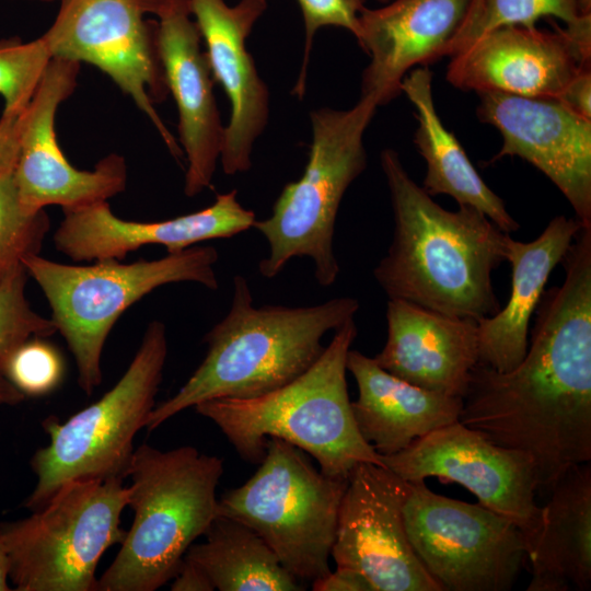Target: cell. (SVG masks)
I'll use <instances>...</instances> for the list:
<instances>
[{"label":"cell","instance_id":"obj_31","mask_svg":"<svg viewBox=\"0 0 591 591\" xmlns=\"http://www.w3.org/2000/svg\"><path fill=\"white\" fill-rule=\"evenodd\" d=\"M28 274L18 266L0 285V374L11 355L26 340L57 332L51 318L32 309L25 296Z\"/></svg>","mask_w":591,"mask_h":591},{"label":"cell","instance_id":"obj_8","mask_svg":"<svg viewBox=\"0 0 591 591\" xmlns=\"http://www.w3.org/2000/svg\"><path fill=\"white\" fill-rule=\"evenodd\" d=\"M166 356L165 325L151 321L126 372L108 392L65 422L55 417L43 421L49 443L31 459L36 485L23 503L26 509H40L73 480L127 477L134 439L155 406Z\"/></svg>","mask_w":591,"mask_h":591},{"label":"cell","instance_id":"obj_40","mask_svg":"<svg viewBox=\"0 0 591 591\" xmlns=\"http://www.w3.org/2000/svg\"><path fill=\"white\" fill-rule=\"evenodd\" d=\"M32 1L53 2V1H56V0H32Z\"/></svg>","mask_w":591,"mask_h":591},{"label":"cell","instance_id":"obj_35","mask_svg":"<svg viewBox=\"0 0 591 591\" xmlns=\"http://www.w3.org/2000/svg\"><path fill=\"white\" fill-rule=\"evenodd\" d=\"M21 114H2L0 117V176L15 167L20 150Z\"/></svg>","mask_w":591,"mask_h":591},{"label":"cell","instance_id":"obj_29","mask_svg":"<svg viewBox=\"0 0 591 591\" xmlns=\"http://www.w3.org/2000/svg\"><path fill=\"white\" fill-rule=\"evenodd\" d=\"M13 171L0 176V285L25 257L39 254L50 227L45 209L22 206Z\"/></svg>","mask_w":591,"mask_h":591},{"label":"cell","instance_id":"obj_14","mask_svg":"<svg viewBox=\"0 0 591 591\" xmlns=\"http://www.w3.org/2000/svg\"><path fill=\"white\" fill-rule=\"evenodd\" d=\"M412 483L385 466L357 464L347 477L331 557L374 591H443L416 555L405 528Z\"/></svg>","mask_w":591,"mask_h":591},{"label":"cell","instance_id":"obj_25","mask_svg":"<svg viewBox=\"0 0 591 591\" xmlns=\"http://www.w3.org/2000/svg\"><path fill=\"white\" fill-rule=\"evenodd\" d=\"M542 524L526 559L528 591H587L591 588V465L568 470L551 488Z\"/></svg>","mask_w":591,"mask_h":591},{"label":"cell","instance_id":"obj_9","mask_svg":"<svg viewBox=\"0 0 591 591\" xmlns=\"http://www.w3.org/2000/svg\"><path fill=\"white\" fill-rule=\"evenodd\" d=\"M258 464L218 499L217 515L252 529L298 580L325 576L347 479L317 471L301 449L278 438L267 439Z\"/></svg>","mask_w":591,"mask_h":591},{"label":"cell","instance_id":"obj_38","mask_svg":"<svg viewBox=\"0 0 591 591\" xmlns=\"http://www.w3.org/2000/svg\"><path fill=\"white\" fill-rule=\"evenodd\" d=\"M25 395L20 392L4 375L0 374V406L16 405L24 401Z\"/></svg>","mask_w":591,"mask_h":591},{"label":"cell","instance_id":"obj_2","mask_svg":"<svg viewBox=\"0 0 591 591\" xmlns=\"http://www.w3.org/2000/svg\"><path fill=\"white\" fill-rule=\"evenodd\" d=\"M380 163L394 230L373 276L387 298L476 322L497 313L493 273L506 260L510 234L474 207H441L409 176L395 150L384 149Z\"/></svg>","mask_w":591,"mask_h":591},{"label":"cell","instance_id":"obj_18","mask_svg":"<svg viewBox=\"0 0 591 591\" xmlns=\"http://www.w3.org/2000/svg\"><path fill=\"white\" fill-rule=\"evenodd\" d=\"M192 14L205 39L213 80L223 88L231 115L220 154L228 175L247 172L256 139L269 116V91L259 77L246 38L267 9V0H190Z\"/></svg>","mask_w":591,"mask_h":591},{"label":"cell","instance_id":"obj_27","mask_svg":"<svg viewBox=\"0 0 591 591\" xmlns=\"http://www.w3.org/2000/svg\"><path fill=\"white\" fill-rule=\"evenodd\" d=\"M206 541L192 544L184 558L208 576L219 591H301L264 540L245 524L217 515Z\"/></svg>","mask_w":591,"mask_h":591},{"label":"cell","instance_id":"obj_15","mask_svg":"<svg viewBox=\"0 0 591 591\" xmlns=\"http://www.w3.org/2000/svg\"><path fill=\"white\" fill-rule=\"evenodd\" d=\"M80 65L51 58L21 114L20 150L13 174L21 204L30 212L51 205L76 210L107 201L126 188L127 164L121 155L108 154L94 170L81 171L71 165L57 141L56 113L73 93Z\"/></svg>","mask_w":591,"mask_h":591},{"label":"cell","instance_id":"obj_24","mask_svg":"<svg viewBox=\"0 0 591 591\" xmlns=\"http://www.w3.org/2000/svg\"><path fill=\"white\" fill-rule=\"evenodd\" d=\"M358 387L351 409L361 437L391 455L413 441L459 420L462 397L431 392L382 369L373 358L349 350L346 361Z\"/></svg>","mask_w":591,"mask_h":591},{"label":"cell","instance_id":"obj_16","mask_svg":"<svg viewBox=\"0 0 591 591\" xmlns=\"http://www.w3.org/2000/svg\"><path fill=\"white\" fill-rule=\"evenodd\" d=\"M478 118L502 136L491 159L519 157L561 192L582 224L591 225V120L556 99L478 93Z\"/></svg>","mask_w":591,"mask_h":591},{"label":"cell","instance_id":"obj_28","mask_svg":"<svg viewBox=\"0 0 591 591\" xmlns=\"http://www.w3.org/2000/svg\"><path fill=\"white\" fill-rule=\"evenodd\" d=\"M556 18L565 25L591 16V0H470L463 21L447 48L451 57L480 35L498 27H534L541 18Z\"/></svg>","mask_w":591,"mask_h":591},{"label":"cell","instance_id":"obj_23","mask_svg":"<svg viewBox=\"0 0 591 591\" xmlns=\"http://www.w3.org/2000/svg\"><path fill=\"white\" fill-rule=\"evenodd\" d=\"M582 225L576 217L557 216L531 242L508 236L506 260L512 271L510 297L497 313L477 322L478 363L508 372L522 361L529 347L531 317L547 280Z\"/></svg>","mask_w":591,"mask_h":591},{"label":"cell","instance_id":"obj_21","mask_svg":"<svg viewBox=\"0 0 591 591\" xmlns=\"http://www.w3.org/2000/svg\"><path fill=\"white\" fill-rule=\"evenodd\" d=\"M470 0H390L363 8L356 37L370 56L362 73L361 96L379 106L397 97L404 77L416 66L447 56Z\"/></svg>","mask_w":591,"mask_h":591},{"label":"cell","instance_id":"obj_32","mask_svg":"<svg viewBox=\"0 0 591 591\" xmlns=\"http://www.w3.org/2000/svg\"><path fill=\"white\" fill-rule=\"evenodd\" d=\"M59 351L42 337L23 343L9 358L3 375L25 396L38 397L53 392L63 378Z\"/></svg>","mask_w":591,"mask_h":591},{"label":"cell","instance_id":"obj_41","mask_svg":"<svg viewBox=\"0 0 591 591\" xmlns=\"http://www.w3.org/2000/svg\"><path fill=\"white\" fill-rule=\"evenodd\" d=\"M379 2H389L390 0H376Z\"/></svg>","mask_w":591,"mask_h":591},{"label":"cell","instance_id":"obj_17","mask_svg":"<svg viewBox=\"0 0 591 591\" xmlns=\"http://www.w3.org/2000/svg\"><path fill=\"white\" fill-rule=\"evenodd\" d=\"M508 25L489 31L450 57L447 80L462 91L557 99L591 56L565 27Z\"/></svg>","mask_w":591,"mask_h":591},{"label":"cell","instance_id":"obj_5","mask_svg":"<svg viewBox=\"0 0 591 591\" xmlns=\"http://www.w3.org/2000/svg\"><path fill=\"white\" fill-rule=\"evenodd\" d=\"M222 460L192 445L135 449L128 475L134 520L97 591H154L173 579L217 517Z\"/></svg>","mask_w":591,"mask_h":591},{"label":"cell","instance_id":"obj_7","mask_svg":"<svg viewBox=\"0 0 591 591\" xmlns=\"http://www.w3.org/2000/svg\"><path fill=\"white\" fill-rule=\"evenodd\" d=\"M378 107L372 97L360 96L348 109L311 111L312 142L302 176L286 184L271 215L253 225L268 244L258 264L263 277L274 278L293 257H309L320 286L336 281L335 222L346 190L367 167L363 135Z\"/></svg>","mask_w":591,"mask_h":591},{"label":"cell","instance_id":"obj_22","mask_svg":"<svg viewBox=\"0 0 591 591\" xmlns=\"http://www.w3.org/2000/svg\"><path fill=\"white\" fill-rule=\"evenodd\" d=\"M387 337L374 361L421 389L463 397L478 363L477 322L389 299Z\"/></svg>","mask_w":591,"mask_h":591},{"label":"cell","instance_id":"obj_10","mask_svg":"<svg viewBox=\"0 0 591 591\" xmlns=\"http://www.w3.org/2000/svg\"><path fill=\"white\" fill-rule=\"evenodd\" d=\"M124 479H80L63 485L40 509L0 523L18 591H97L96 568L121 544L128 502Z\"/></svg>","mask_w":591,"mask_h":591},{"label":"cell","instance_id":"obj_30","mask_svg":"<svg viewBox=\"0 0 591 591\" xmlns=\"http://www.w3.org/2000/svg\"><path fill=\"white\" fill-rule=\"evenodd\" d=\"M50 60L42 36L30 42L0 39L2 114L20 115L27 107Z\"/></svg>","mask_w":591,"mask_h":591},{"label":"cell","instance_id":"obj_11","mask_svg":"<svg viewBox=\"0 0 591 591\" xmlns=\"http://www.w3.org/2000/svg\"><path fill=\"white\" fill-rule=\"evenodd\" d=\"M405 528L419 560L443 591H507L526 559L521 530L480 503L412 483Z\"/></svg>","mask_w":591,"mask_h":591},{"label":"cell","instance_id":"obj_12","mask_svg":"<svg viewBox=\"0 0 591 591\" xmlns=\"http://www.w3.org/2000/svg\"><path fill=\"white\" fill-rule=\"evenodd\" d=\"M42 35L51 58L88 62L105 72L153 124L175 159L182 151L155 111L169 89L157 46L155 14L162 0H58Z\"/></svg>","mask_w":591,"mask_h":591},{"label":"cell","instance_id":"obj_1","mask_svg":"<svg viewBox=\"0 0 591 591\" xmlns=\"http://www.w3.org/2000/svg\"><path fill=\"white\" fill-rule=\"evenodd\" d=\"M459 421L526 454L538 488L551 489L568 470L591 461L590 336L566 322H536L515 368L474 367Z\"/></svg>","mask_w":591,"mask_h":591},{"label":"cell","instance_id":"obj_4","mask_svg":"<svg viewBox=\"0 0 591 591\" xmlns=\"http://www.w3.org/2000/svg\"><path fill=\"white\" fill-rule=\"evenodd\" d=\"M354 318L338 328L320 358L288 384L253 398H216L195 410L211 420L245 461L259 463L269 438L309 453L320 471L347 479L359 463L382 465L361 437L351 409L346 361L357 336Z\"/></svg>","mask_w":591,"mask_h":591},{"label":"cell","instance_id":"obj_34","mask_svg":"<svg viewBox=\"0 0 591 591\" xmlns=\"http://www.w3.org/2000/svg\"><path fill=\"white\" fill-rule=\"evenodd\" d=\"M556 100L577 115L591 120V67L581 69Z\"/></svg>","mask_w":591,"mask_h":591},{"label":"cell","instance_id":"obj_37","mask_svg":"<svg viewBox=\"0 0 591 591\" xmlns=\"http://www.w3.org/2000/svg\"><path fill=\"white\" fill-rule=\"evenodd\" d=\"M171 584L172 591H212L215 587L208 576L193 561L184 558Z\"/></svg>","mask_w":591,"mask_h":591},{"label":"cell","instance_id":"obj_26","mask_svg":"<svg viewBox=\"0 0 591 591\" xmlns=\"http://www.w3.org/2000/svg\"><path fill=\"white\" fill-rule=\"evenodd\" d=\"M401 92L416 109L414 143L426 162L422 188L430 196L448 195L459 206L476 208L506 233L519 230L520 224L502 199L484 182L459 140L442 124L433 102L430 69L410 70L402 81Z\"/></svg>","mask_w":591,"mask_h":591},{"label":"cell","instance_id":"obj_39","mask_svg":"<svg viewBox=\"0 0 591 591\" xmlns=\"http://www.w3.org/2000/svg\"><path fill=\"white\" fill-rule=\"evenodd\" d=\"M10 573V560L4 542L0 535V591L11 590L8 579Z\"/></svg>","mask_w":591,"mask_h":591},{"label":"cell","instance_id":"obj_19","mask_svg":"<svg viewBox=\"0 0 591 591\" xmlns=\"http://www.w3.org/2000/svg\"><path fill=\"white\" fill-rule=\"evenodd\" d=\"M155 15L157 46L167 89L178 111V134L187 159L184 193L211 185L224 127L213 95V77L201 34L190 19V0H162Z\"/></svg>","mask_w":591,"mask_h":591},{"label":"cell","instance_id":"obj_20","mask_svg":"<svg viewBox=\"0 0 591 591\" xmlns=\"http://www.w3.org/2000/svg\"><path fill=\"white\" fill-rule=\"evenodd\" d=\"M53 240L56 250L74 262L123 260L144 245H163L176 253L197 243L234 236L252 228L255 213L237 200L236 189L219 194L202 210L173 219L138 222L117 217L107 201L62 210Z\"/></svg>","mask_w":591,"mask_h":591},{"label":"cell","instance_id":"obj_6","mask_svg":"<svg viewBox=\"0 0 591 591\" xmlns=\"http://www.w3.org/2000/svg\"><path fill=\"white\" fill-rule=\"evenodd\" d=\"M218 251L194 245L158 259L134 263L109 258L92 265H70L39 254L22 264L42 289L57 332L65 338L78 368V383L91 395L102 383L104 344L120 315L157 288L174 282L219 287Z\"/></svg>","mask_w":591,"mask_h":591},{"label":"cell","instance_id":"obj_33","mask_svg":"<svg viewBox=\"0 0 591 591\" xmlns=\"http://www.w3.org/2000/svg\"><path fill=\"white\" fill-rule=\"evenodd\" d=\"M304 23V51L301 70L293 94L300 99L305 94L306 73L314 36L321 27L336 26L350 32L355 37L359 30V14L366 0H297Z\"/></svg>","mask_w":591,"mask_h":591},{"label":"cell","instance_id":"obj_36","mask_svg":"<svg viewBox=\"0 0 591 591\" xmlns=\"http://www.w3.org/2000/svg\"><path fill=\"white\" fill-rule=\"evenodd\" d=\"M314 591H374L361 573L345 568H336L312 581Z\"/></svg>","mask_w":591,"mask_h":591},{"label":"cell","instance_id":"obj_3","mask_svg":"<svg viewBox=\"0 0 591 591\" xmlns=\"http://www.w3.org/2000/svg\"><path fill=\"white\" fill-rule=\"evenodd\" d=\"M358 310L351 297L309 306L257 308L247 280L236 275L230 310L204 337V360L172 397L154 406L144 428L152 431L206 401L253 398L288 384L320 358L323 337Z\"/></svg>","mask_w":591,"mask_h":591},{"label":"cell","instance_id":"obj_13","mask_svg":"<svg viewBox=\"0 0 591 591\" xmlns=\"http://www.w3.org/2000/svg\"><path fill=\"white\" fill-rule=\"evenodd\" d=\"M380 460L408 483L438 477L462 485L478 503L521 530L526 555L534 546L542 507L535 501L538 485L534 465L523 452L500 447L456 420L397 453L380 455Z\"/></svg>","mask_w":591,"mask_h":591}]
</instances>
